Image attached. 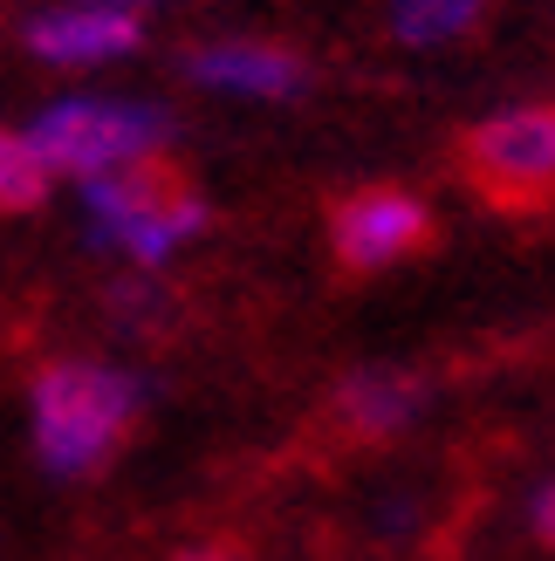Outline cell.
<instances>
[{"label":"cell","instance_id":"8","mask_svg":"<svg viewBox=\"0 0 555 561\" xmlns=\"http://www.w3.org/2000/svg\"><path fill=\"white\" fill-rule=\"evenodd\" d=\"M419 404H426V390H419V377H405V370H356V377L337 383V398H329L343 438H356V445L398 438L411 417H419Z\"/></svg>","mask_w":555,"mask_h":561},{"label":"cell","instance_id":"5","mask_svg":"<svg viewBox=\"0 0 555 561\" xmlns=\"http://www.w3.org/2000/svg\"><path fill=\"white\" fill-rule=\"evenodd\" d=\"M432 240V206L405 185H356L329 206V254L343 274H384L398 261H419Z\"/></svg>","mask_w":555,"mask_h":561},{"label":"cell","instance_id":"6","mask_svg":"<svg viewBox=\"0 0 555 561\" xmlns=\"http://www.w3.org/2000/svg\"><path fill=\"white\" fill-rule=\"evenodd\" d=\"M21 42L42 55V62H63V69H90V62H110V55H131L145 42V21L124 0H76V8H55V14H35L21 27Z\"/></svg>","mask_w":555,"mask_h":561},{"label":"cell","instance_id":"3","mask_svg":"<svg viewBox=\"0 0 555 561\" xmlns=\"http://www.w3.org/2000/svg\"><path fill=\"white\" fill-rule=\"evenodd\" d=\"M172 124L158 117L151 103H110V96H63L48 103L35 130H27V151L42 158V172H69V179H110L137 158H158Z\"/></svg>","mask_w":555,"mask_h":561},{"label":"cell","instance_id":"1","mask_svg":"<svg viewBox=\"0 0 555 561\" xmlns=\"http://www.w3.org/2000/svg\"><path fill=\"white\" fill-rule=\"evenodd\" d=\"M137 411H145L137 377L110 370V363H76V356L48 363L35 377V453L48 472L82 480L137 432Z\"/></svg>","mask_w":555,"mask_h":561},{"label":"cell","instance_id":"12","mask_svg":"<svg viewBox=\"0 0 555 561\" xmlns=\"http://www.w3.org/2000/svg\"><path fill=\"white\" fill-rule=\"evenodd\" d=\"M185 561H247V554H234V548H206V554H185Z\"/></svg>","mask_w":555,"mask_h":561},{"label":"cell","instance_id":"13","mask_svg":"<svg viewBox=\"0 0 555 561\" xmlns=\"http://www.w3.org/2000/svg\"><path fill=\"white\" fill-rule=\"evenodd\" d=\"M124 8H131V0H124Z\"/></svg>","mask_w":555,"mask_h":561},{"label":"cell","instance_id":"4","mask_svg":"<svg viewBox=\"0 0 555 561\" xmlns=\"http://www.w3.org/2000/svg\"><path fill=\"white\" fill-rule=\"evenodd\" d=\"M460 172L487 206L529 213L555 199V103L487 117L460 137Z\"/></svg>","mask_w":555,"mask_h":561},{"label":"cell","instance_id":"7","mask_svg":"<svg viewBox=\"0 0 555 561\" xmlns=\"http://www.w3.org/2000/svg\"><path fill=\"white\" fill-rule=\"evenodd\" d=\"M192 82L206 90H240V96H295L309 82V62L288 48V42H206L185 55Z\"/></svg>","mask_w":555,"mask_h":561},{"label":"cell","instance_id":"11","mask_svg":"<svg viewBox=\"0 0 555 561\" xmlns=\"http://www.w3.org/2000/svg\"><path fill=\"white\" fill-rule=\"evenodd\" d=\"M535 535H542V541L555 548V480H548V486L535 493Z\"/></svg>","mask_w":555,"mask_h":561},{"label":"cell","instance_id":"9","mask_svg":"<svg viewBox=\"0 0 555 561\" xmlns=\"http://www.w3.org/2000/svg\"><path fill=\"white\" fill-rule=\"evenodd\" d=\"M487 8L494 0H392L384 27H392V42H405V48H446V42L474 35L487 21Z\"/></svg>","mask_w":555,"mask_h":561},{"label":"cell","instance_id":"10","mask_svg":"<svg viewBox=\"0 0 555 561\" xmlns=\"http://www.w3.org/2000/svg\"><path fill=\"white\" fill-rule=\"evenodd\" d=\"M48 199V172L42 158L27 151V137L0 130V213H35Z\"/></svg>","mask_w":555,"mask_h":561},{"label":"cell","instance_id":"2","mask_svg":"<svg viewBox=\"0 0 555 561\" xmlns=\"http://www.w3.org/2000/svg\"><path fill=\"white\" fill-rule=\"evenodd\" d=\"M82 199H90L97 233L110 247H124L131 261H145V267L172 261L192 233H206L200 185L165 158H137V164H124V172H110V179H90Z\"/></svg>","mask_w":555,"mask_h":561}]
</instances>
